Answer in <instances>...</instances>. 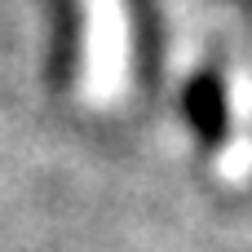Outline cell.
<instances>
[{"label":"cell","instance_id":"6da1fadb","mask_svg":"<svg viewBox=\"0 0 252 252\" xmlns=\"http://www.w3.org/2000/svg\"><path fill=\"white\" fill-rule=\"evenodd\" d=\"M186 120L204 142L226 137V89L217 75H195L186 84Z\"/></svg>","mask_w":252,"mask_h":252}]
</instances>
